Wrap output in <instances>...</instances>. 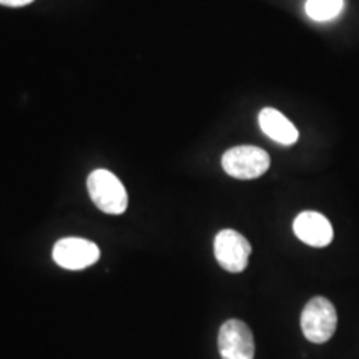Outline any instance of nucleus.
I'll use <instances>...</instances> for the list:
<instances>
[{
    "mask_svg": "<svg viewBox=\"0 0 359 359\" xmlns=\"http://www.w3.org/2000/svg\"><path fill=\"white\" fill-rule=\"evenodd\" d=\"M88 195L98 210L107 215H122L128 206V195L118 177L109 170H95L87 178Z\"/></svg>",
    "mask_w": 359,
    "mask_h": 359,
    "instance_id": "obj_1",
    "label": "nucleus"
},
{
    "mask_svg": "<svg viewBox=\"0 0 359 359\" xmlns=\"http://www.w3.org/2000/svg\"><path fill=\"white\" fill-rule=\"evenodd\" d=\"M336 326H338V313L334 304L325 296L309 299L302 313L304 338L314 344H323L333 338Z\"/></svg>",
    "mask_w": 359,
    "mask_h": 359,
    "instance_id": "obj_2",
    "label": "nucleus"
},
{
    "mask_svg": "<svg viewBox=\"0 0 359 359\" xmlns=\"http://www.w3.org/2000/svg\"><path fill=\"white\" fill-rule=\"evenodd\" d=\"M222 165L224 172L233 178L253 180L268 172L269 155L259 147H233L228 151H224Z\"/></svg>",
    "mask_w": 359,
    "mask_h": 359,
    "instance_id": "obj_3",
    "label": "nucleus"
},
{
    "mask_svg": "<svg viewBox=\"0 0 359 359\" xmlns=\"http://www.w3.org/2000/svg\"><path fill=\"white\" fill-rule=\"evenodd\" d=\"M52 258L60 268L79 271L92 266L100 259V248L85 238H62L53 245Z\"/></svg>",
    "mask_w": 359,
    "mask_h": 359,
    "instance_id": "obj_4",
    "label": "nucleus"
},
{
    "mask_svg": "<svg viewBox=\"0 0 359 359\" xmlns=\"http://www.w3.org/2000/svg\"><path fill=\"white\" fill-rule=\"evenodd\" d=\"M215 258L219 266L230 273H241L248 266L251 245L235 230H222L215 236Z\"/></svg>",
    "mask_w": 359,
    "mask_h": 359,
    "instance_id": "obj_5",
    "label": "nucleus"
},
{
    "mask_svg": "<svg viewBox=\"0 0 359 359\" xmlns=\"http://www.w3.org/2000/svg\"><path fill=\"white\" fill-rule=\"evenodd\" d=\"M218 351L222 359H253L255 339L246 323L224 321L218 333Z\"/></svg>",
    "mask_w": 359,
    "mask_h": 359,
    "instance_id": "obj_6",
    "label": "nucleus"
},
{
    "mask_svg": "<svg viewBox=\"0 0 359 359\" xmlns=\"http://www.w3.org/2000/svg\"><path fill=\"white\" fill-rule=\"evenodd\" d=\"M293 231L303 243L314 248H325L333 241L334 231L330 219L318 212H302L294 218Z\"/></svg>",
    "mask_w": 359,
    "mask_h": 359,
    "instance_id": "obj_7",
    "label": "nucleus"
},
{
    "mask_svg": "<svg viewBox=\"0 0 359 359\" xmlns=\"http://www.w3.org/2000/svg\"><path fill=\"white\" fill-rule=\"evenodd\" d=\"M258 122L264 135H268V137L276 143H281V145H293V143L298 142V130H296L294 125L276 109H269V107L268 109H263L259 111Z\"/></svg>",
    "mask_w": 359,
    "mask_h": 359,
    "instance_id": "obj_8",
    "label": "nucleus"
},
{
    "mask_svg": "<svg viewBox=\"0 0 359 359\" xmlns=\"http://www.w3.org/2000/svg\"><path fill=\"white\" fill-rule=\"evenodd\" d=\"M344 7V0H306V11L309 19L316 22H327L338 17Z\"/></svg>",
    "mask_w": 359,
    "mask_h": 359,
    "instance_id": "obj_9",
    "label": "nucleus"
},
{
    "mask_svg": "<svg viewBox=\"0 0 359 359\" xmlns=\"http://www.w3.org/2000/svg\"><path fill=\"white\" fill-rule=\"evenodd\" d=\"M34 0H0V4L2 6H7V7H24V6H29V4H32Z\"/></svg>",
    "mask_w": 359,
    "mask_h": 359,
    "instance_id": "obj_10",
    "label": "nucleus"
}]
</instances>
